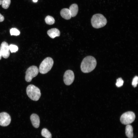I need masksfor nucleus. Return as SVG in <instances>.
<instances>
[{"label": "nucleus", "mask_w": 138, "mask_h": 138, "mask_svg": "<svg viewBox=\"0 0 138 138\" xmlns=\"http://www.w3.org/2000/svg\"><path fill=\"white\" fill-rule=\"evenodd\" d=\"M46 23L49 25H52L55 22L54 18L52 16L49 15L47 16L45 19Z\"/></svg>", "instance_id": "nucleus-16"}, {"label": "nucleus", "mask_w": 138, "mask_h": 138, "mask_svg": "<svg viewBox=\"0 0 138 138\" xmlns=\"http://www.w3.org/2000/svg\"><path fill=\"white\" fill-rule=\"evenodd\" d=\"M4 16L0 13V22H2L4 21Z\"/></svg>", "instance_id": "nucleus-22"}, {"label": "nucleus", "mask_w": 138, "mask_h": 138, "mask_svg": "<svg viewBox=\"0 0 138 138\" xmlns=\"http://www.w3.org/2000/svg\"><path fill=\"white\" fill-rule=\"evenodd\" d=\"M135 116L132 111H128L123 113L121 116L120 120L123 124L128 125L133 122L135 120Z\"/></svg>", "instance_id": "nucleus-6"}, {"label": "nucleus", "mask_w": 138, "mask_h": 138, "mask_svg": "<svg viewBox=\"0 0 138 138\" xmlns=\"http://www.w3.org/2000/svg\"><path fill=\"white\" fill-rule=\"evenodd\" d=\"M10 33L11 36L14 35L17 36L20 34L19 31L16 28H13L10 30Z\"/></svg>", "instance_id": "nucleus-18"}, {"label": "nucleus", "mask_w": 138, "mask_h": 138, "mask_svg": "<svg viewBox=\"0 0 138 138\" xmlns=\"http://www.w3.org/2000/svg\"><path fill=\"white\" fill-rule=\"evenodd\" d=\"M78 7L76 4H73L70 7L69 10L72 17L75 16L78 11Z\"/></svg>", "instance_id": "nucleus-13"}, {"label": "nucleus", "mask_w": 138, "mask_h": 138, "mask_svg": "<svg viewBox=\"0 0 138 138\" xmlns=\"http://www.w3.org/2000/svg\"><path fill=\"white\" fill-rule=\"evenodd\" d=\"M60 13L62 17L66 20L70 19L72 17L69 9L68 8L63 9L61 10Z\"/></svg>", "instance_id": "nucleus-12"}, {"label": "nucleus", "mask_w": 138, "mask_h": 138, "mask_svg": "<svg viewBox=\"0 0 138 138\" xmlns=\"http://www.w3.org/2000/svg\"><path fill=\"white\" fill-rule=\"evenodd\" d=\"M26 91L28 97L33 100L38 101L41 96L39 89L32 84H30L28 86Z\"/></svg>", "instance_id": "nucleus-3"}, {"label": "nucleus", "mask_w": 138, "mask_h": 138, "mask_svg": "<svg viewBox=\"0 0 138 138\" xmlns=\"http://www.w3.org/2000/svg\"><path fill=\"white\" fill-rule=\"evenodd\" d=\"M74 79V75L73 72L70 70H67L63 76V81L65 85H69L73 82Z\"/></svg>", "instance_id": "nucleus-7"}, {"label": "nucleus", "mask_w": 138, "mask_h": 138, "mask_svg": "<svg viewBox=\"0 0 138 138\" xmlns=\"http://www.w3.org/2000/svg\"><path fill=\"white\" fill-rule=\"evenodd\" d=\"M30 119L33 126L35 128H38L40 125V120L39 116L36 114H32L30 117Z\"/></svg>", "instance_id": "nucleus-10"}, {"label": "nucleus", "mask_w": 138, "mask_h": 138, "mask_svg": "<svg viewBox=\"0 0 138 138\" xmlns=\"http://www.w3.org/2000/svg\"><path fill=\"white\" fill-rule=\"evenodd\" d=\"M11 3V0H4L2 4V7L4 9L8 8Z\"/></svg>", "instance_id": "nucleus-17"}, {"label": "nucleus", "mask_w": 138, "mask_h": 138, "mask_svg": "<svg viewBox=\"0 0 138 138\" xmlns=\"http://www.w3.org/2000/svg\"><path fill=\"white\" fill-rule=\"evenodd\" d=\"M33 2L36 3L37 2L38 0H32Z\"/></svg>", "instance_id": "nucleus-24"}, {"label": "nucleus", "mask_w": 138, "mask_h": 138, "mask_svg": "<svg viewBox=\"0 0 138 138\" xmlns=\"http://www.w3.org/2000/svg\"><path fill=\"white\" fill-rule=\"evenodd\" d=\"M97 65L96 59L93 56H89L84 58L81 63L80 68L84 73H88L93 71Z\"/></svg>", "instance_id": "nucleus-1"}, {"label": "nucleus", "mask_w": 138, "mask_h": 138, "mask_svg": "<svg viewBox=\"0 0 138 138\" xmlns=\"http://www.w3.org/2000/svg\"><path fill=\"white\" fill-rule=\"evenodd\" d=\"M54 63L53 60L51 57L45 59L40 64L39 71L42 74H45L49 72L52 68Z\"/></svg>", "instance_id": "nucleus-4"}, {"label": "nucleus", "mask_w": 138, "mask_h": 138, "mask_svg": "<svg viewBox=\"0 0 138 138\" xmlns=\"http://www.w3.org/2000/svg\"><path fill=\"white\" fill-rule=\"evenodd\" d=\"M124 83L123 80L121 78H119L117 80L116 85L118 87H120L122 86Z\"/></svg>", "instance_id": "nucleus-20"}, {"label": "nucleus", "mask_w": 138, "mask_h": 138, "mask_svg": "<svg viewBox=\"0 0 138 138\" xmlns=\"http://www.w3.org/2000/svg\"><path fill=\"white\" fill-rule=\"evenodd\" d=\"M47 33L48 36L52 39L56 37L59 36L60 35V31L56 28H52L48 30Z\"/></svg>", "instance_id": "nucleus-11"}, {"label": "nucleus", "mask_w": 138, "mask_h": 138, "mask_svg": "<svg viewBox=\"0 0 138 138\" xmlns=\"http://www.w3.org/2000/svg\"><path fill=\"white\" fill-rule=\"evenodd\" d=\"M11 118L10 116L7 112L0 113V125L3 126H7L10 123Z\"/></svg>", "instance_id": "nucleus-8"}, {"label": "nucleus", "mask_w": 138, "mask_h": 138, "mask_svg": "<svg viewBox=\"0 0 138 138\" xmlns=\"http://www.w3.org/2000/svg\"><path fill=\"white\" fill-rule=\"evenodd\" d=\"M1 58H2V56H1V52L0 51V60L1 59Z\"/></svg>", "instance_id": "nucleus-25"}, {"label": "nucleus", "mask_w": 138, "mask_h": 138, "mask_svg": "<svg viewBox=\"0 0 138 138\" xmlns=\"http://www.w3.org/2000/svg\"><path fill=\"white\" fill-rule=\"evenodd\" d=\"M9 49L11 53L15 52L18 50V48L16 45L11 44L9 46Z\"/></svg>", "instance_id": "nucleus-19"}, {"label": "nucleus", "mask_w": 138, "mask_h": 138, "mask_svg": "<svg viewBox=\"0 0 138 138\" xmlns=\"http://www.w3.org/2000/svg\"><path fill=\"white\" fill-rule=\"evenodd\" d=\"M125 133L128 138H132L133 137V128L132 126L129 124L127 125L125 127Z\"/></svg>", "instance_id": "nucleus-14"}, {"label": "nucleus", "mask_w": 138, "mask_h": 138, "mask_svg": "<svg viewBox=\"0 0 138 138\" xmlns=\"http://www.w3.org/2000/svg\"><path fill=\"white\" fill-rule=\"evenodd\" d=\"M39 69L38 67L34 65L29 67L26 72L25 80L27 82H30L32 79L38 74Z\"/></svg>", "instance_id": "nucleus-5"}, {"label": "nucleus", "mask_w": 138, "mask_h": 138, "mask_svg": "<svg viewBox=\"0 0 138 138\" xmlns=\"http://www.w3.org/2000/svg\"><path fill=\"white\" fill-rule=\"evenodd\" d=\"M138 77L137 76H135L133 79L132 85L134 87H136L138 84Z\"/></svg>", "instance_id": "nucleus-21"}, {"label": "nucleus", "mask_w": 138, "mask_h": 138, "mask_svg": "<svg viewBox=\"0 0 138 138\" xmlns=\"http://www.w3.org/2000/svg\"><path fill=\"white\" fill-rule=\"evenodd\" d=\"M9 50L8 43L5 41L2 42L0 48V51L2 57L5 59L8 58L10 55Z\"/></svg>", "instance_id": "nucleus-9"}, {"label": "nucleus", "mask_w": 138, "mask_h": 138, "mask_svg": "<svg viewBox=\"0 0 138 138\" xmlns=\"http://www.w3.org/2000/svg\"><path fill=\"white\" fill-rule=\"evenodd\" d=\"M93 27L96 28H99L105 26L107 24V20L104 16L101 14L94 15L91 19Z\"/></svg>", "instance_id": "nucleus-2"}, {"label": "nucleus", "mask_w": 138, "mask_h": 138, "mask_svg": "<svg viewBox=\"0 0 138 138\" xmlns=\"http://www.w3.org/2000/svg\"><path fill=\"white\" fill-rule=\"evenodd\" d=\"M41 134L42 136L45 138H52L51 133L47 129H43L42 130Z\"/></svg>", "instance_id": "nucleus-15"}, {"label": "nucleus", "mask_w": 138, "mask_h": 138, "mask_svg": "<svg viewBox=\"0 0 138 138\" xmlns=\"http://www.w3.org/2000/svg\"><path fill=\"white\" fill-rule=\"evenodd\" d=\"M4 0H0V5L2 4Z\"/></svg>", "instance_id": "nucleus-23"}]
</instances>
